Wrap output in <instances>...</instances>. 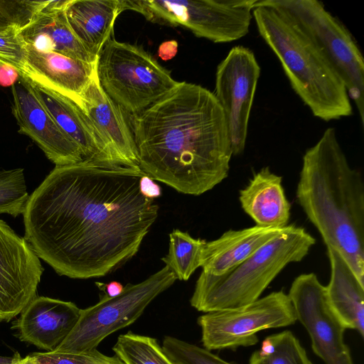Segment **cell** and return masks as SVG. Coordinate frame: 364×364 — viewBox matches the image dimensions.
<instances>
[{
	"instance_id": "ba28073f",
	"label": "cell",
	"mask_w": 364,
	"mask_h": 364,
	"mask_svg": "<svg viewBox=\"0 0 364 364\" xmlns=\"http://www.w3.org/2000/svg\"><path fill=\"white\" fill-rule=\"evenodd\" d=\"M257 0H122L124 10L142 14L148 21L182 26L198 37L229 43L250 30Z\"/></svg>"
},
{
	"instance_id": "9c48e42d",
	"label": "cell",
	"mask_w": 364,
	"mask_h": 364,
	"mask_svg": "<svg viewBox=\"0 0 364 364\" xmlns=\"http://www.w3.org/2000/svg\"><path fill=\"white\" fill-rule=\"evenodd\" d=\"M176 279L165 266L139 283L127 284L118 296L105 294L96 304L80 310L73 329L55 350L82 353L96 349L108 336L133 323Z\"/></svg>"
},
{
	"instance_id": "8fae6325",
	"label": "cell",
	"mask_w": 364,
	"mask_h": 364,
	"mask_svg": "<svg viewBox=\"0 0 364 364\" xmlns=\"http://www.w3.org/2000/svg\"><path fill=\"white\" fill-rule=\"evenodd\" d=\"M296 321L306 330L314 353L325 364H354L345 343L346 328L331 308L323 285L316 274L296 277L287 294Z\"/></svg>"
},
{
	"instance_id": "30bf717a",
	"label": "cell",
	"mask_w": 364,
	"mask_h": 364,
	"mask_svg": "<svg viewBox=\"0 0 364 364\" xmlns=\"http://www.w3.org/2000/svg\"><path fill=\"white\" fill-rule=\"evenodd\" d=\"M296 321L292 303L282 290L239 308L205 313L197 319L203 348L210 351L255 346L258 332Z\"/></svg>"
},
{
	"instance_id": "3957f363",
	"label": "cell",
	"mask_w": 364,
	"mask_h": 364,
	"mask_svg": "<svg viewBox=\"0 0 364 364\" xmlns=\"http://www.w3.org/2000/svg\"><path fill=\"white\" fill-rule=\"evenodd\" d=\"M296 196L326 247L336 250L364 285V183L334 128L304 153Z\"/></svg>"
},
{
	"instance_id": "4fadbf2b",
	"label": "cell",
	"mask_w": 364,
	"mask_h": 364,
	"mask_svg": "<svg viewBox=\"0 0 364 364\" xmlns=\"http://www.w3.org/2000/svg\"><path fill=\"white\" fill-rule=\"evenodd\" d=\"M43 272L26 240L0 220V322L20 314L36 296Z\"/></svg>"
},
{
	"instance_id": "7402d4cb",
	"label": "cell",
	"mask_w": 364,
	"mask_h": 364,
	"mask_svg": "<svg viewBox=\"0 0 364 364\" xmlns=\"http://www.w3.org/2000/svg\"><path fill=\"white\" fill-rule=\"evenodd\" d=\"M123 11L122 0H69L65 14L78 40L97 58Z\"/></svg>"
},
{
	"instance_id": "d6986e66",
	"label": "cell",
	"mask_w": 364,
	"mask_h": 364,
	"mask_svg": "<svg viewBox=\"0 0 364 364\" xmlns=\"http://www.w3.org/2000/svg\"><path fill=\"white\" fill-rule=\"evenodd\" d=\"M69 0L49 1L19 31L26 44L44 52L57 53L67 57L95 63L97 57L91 54L71 30L65 14Z\"/></svg>"
},
{
	"instance_id": "f1b7e54d",
	"label": "cell",
	"mask_w": 364,
	"mask_h": 364,
	"mask_svg": "<svg viewBox=\"0 0 364 364\" xmlns=\"http://www.w3.org/2000/svg\"><path fill=\"white\" fill-rule=\"evenodd\" d=\"M161 347L175 364H233L203 347L173 336H166Z\"/></svg>"
},
{
	"instance_id": "e0dca14e",
	"label": "cell",
	"mask_w": 364,
	"mask_h": 364,
	"mask_svg": "<svg viewBox=\"0 0 364 364\" xmlns=\"http://www.w3.org/2000/svg\"><path fill=\"white\" fill-rule=\"evenodd\" d=\"M26 50L23 69L18 75L52 88L83 109L82 95L96 75V62L41 51L26 43Z\"/></svg>"
},
{
	"instance_id": "4dcf8cb0",
	"label": "cell",
	"mask_w": 364,
	"mask_h": 364,
	"mask_svg": "<svg viewBox=\"0 0 364 364\" xmlns=\"http://www.w3.org/2000/svg\"><path fill=\"white\" fill-rule=\"evenodd\" d=\"M26 53V43L18 30L0 33V65L11 66L19 74L23 69Z\"/></svg>"
},
{
	"instance_id": "cb8c5ba5",
	"label": "cell",
	"mask_w": 364,
	"mask_h": 364,
	"mask_svg": "<svg viewBox=\"0 0 364 364\" xmlns=\"http://www.w3.org/2000/svg\"><path fill=\"white\" fill-rule=\"evenodd\" d=\"M248 364H313L299 340L290 331L266 337Z\"/></svg>"
},
{
	"instance_id": "836d02e7",
	"label": "cell",
	"mask_w": 364,
	"mask_h": 364,
	"mask_svg": "<svg viewBox=\"0 0 364 364\" xmlns=\"http://www.w3.org/2000/svg\"><path fill=\"white\" fill-rule=\"evenodd\" d=\"M178 51V43L171 40L162 43L158 50L159 56L164 60L173 58Z\"/></svg>"
},
{
	"instance_id": "7c38bea8",
	"label": "cell",
	"mask_w": 364,
	"mask_h": 364,
	"mask_svg": "<svg viewBox=\"0 0 364 364\" xmlns=\"http://www.w3.org/2000/svg\"><path fill=\"white\" fill-rule=\"evenodd\" d=\"M261 68L252 50L237 46L218 65L215 96L224 112L232 156L244 152Z\"/></svg>"
},
{
	"instance_id": "484cf974",
	"label": "cell",
	"mask_w": 364,
	"mask_h": 364,
	"mask_svg": "<svg viewBox=\"0 0 364 364\" xmlns=\"http://www.w3.org/2000/svg\"><path fill=\"white\" fill-rule=\"evenodd\" d=\"M112 350L124 364H175L156 338L132 331L119 335Z\"/></svg>"
},
{
	"instance_id": "d6a6232c",
	"label": "cell",
	"mask_w": 364,
	"mask_h": 364,
	"mask_svg": "<svg viewBox=\"0 0 364 364\" xmlns=\"http://www.w3.org/2000/svg\"><path fill=\"white\" fill-rule=\"evenodd\" d=\"M18 72L11 66L0 65V85L4 87L12 86L18 78Z\"/></svg>"
},
{
	"instance_id": "7a4b0ae2",
	"label": "cell",
	"mask_w": 364,
	"mask_h": 364,
	"mask_svg": "<svg viewBox=\"0 0 364 364\" xmlns=\"http://www.w3.org/2000/svg\"><path fill=\"white\" fill-rule=\"evenodd\" d=\"M139 166L176 191L199 196L221 183L232 156L223 109L213 92L186 82L129 115Z\"/></svg>"
},
{
	"instance_id": "9a60e30c",
	"label": "cell",
	"mask_w": 364,
	"mask_h": 364,
	"mask_svg": "<svg viewBox=\"0 0 364 364\" xmlns=\"http://www.w3.org/2000/svg\"><path fill=\"white\" fill-rule=\"evenodd\" d=\"M26 78L58 127L80 147L83 160L108 167L123 166L83 109L64 95Z\"/></svg>"
},
{
	"instance_id": "6da1fadb",
	"label": "cell",
	"mask_w": 364,
	"mask_h": 364,
	"mask_svg": "<svg viewBox=\"0 0 364 364\" xmlns=\"http://www.w3.org/2000/svg\"><path fill=\"white\" fill-rule=\"evenodd\" d=\"M139 166H55L29 196L24 238L59 275L98 278L139 251L158 217L139 191Z\"/></svg>"
},
{
	"instance_id": "1f68e13d",
	"label": "cell",
	"mask_w": 364,
	"mask_h": 364,
	"mask_svg": "<svg viewBox=\"0 0 364 364\" xmlns=\"http://www.w3.org/2000/svg\"><path fill=\"white\" fill-rule=\"evenodd\" d=\"M139 187L141 193L149 199L154 200L161 195V188L159 185L146 174L139 179Z\"/></svg>"
},
{
	"instance_id": "2e32d148",
	"label": "cell",
	"mask_w": 364,
	"mask_h": 364,
	"mask_svg": "<svg viewBox=\"0 0 364 364\" xmlns=\"http://www.w3.org/2000/svg\"><path fill=\"white\" fill-rule=\"evenodd\" d=\"M80 310L71 301L36 296L21 311L12 328L21 341L53 351L73 329Z\"/></svg>"
},
{
	"instance_id": "52a82bcc",
	"label": "cell",
	"mask_w": 364,
	"mask_h": 364,
	"mask_svg": "<svg viewBox=\"0 0 364 364\" xmlns=\"http://www.w3.org/2000/svg\"><path fill=\"white\" fill-rule=\"evenodd\" d=\"M287 18L320 49L343 79L364 124V59L352 33L316 0H257Z\"/></svg>"
},
{
	"instance_id": "8992f818",
	"label": "cell",
	"mask_w": 364,
	"mask_h": 364,
	"mask_svg": "<svg viewBox=\"0 0 364 364\" xmlns=\"http://www.w3.org/2000/svg\"><path fill=\"white\" fill-rule=\"evenodd\" d=\"M95 69L104 92L129 115L144 111L179 82L141 47L112 37L98 54Z\"/></svg>"
},
{
	"instance_id": "d4e9b609",
	"label": "cell",
	"mask_w": 364,
	"mask_h": 364,
	"mask_svg": "<svg viewBox=\"0 0 364 364\" xmlns=\"http://www.w3.org/2000/svg\"><path fill=\"white\" fill-rule=\"evenodd\" d=\"M205 241L192 237L188 232L173 230L169 234L168 254L161 260L176 279L186 281L200 267L202 251Z\"/></svg>"
},
{
	"instance_id": "d590c367",
	"label": "cell",
	"mask_w": 364,
	"mask_h": 364,
	"mask_svg": "<svg viewBox=\"0 0 364 364\" xmlns=\"http://www.w3.org/2000/svg\"><path fill=\"white\" fill-rule=\"evenodd\" d=\"M21 358L18 352L10 357L0 356V364H16Z\"/></svg>"
},
{
	"instance_id": "44dd1931",
	"label": "cell",
	"mask_w": 364,
	"mask_h": 364,
	"mask_svg": "<svg viewBox=\"0 0 364 364\" xmlns=\"http://www.w3.org/2000/svg\"><path fill=\"white\" fill-rule=\"evenodd\" d=\"M282 181L280 176L264 167L254 173L247 185L240 191L241 207L256 225L284 228L289 225L291 203Z\"/></svg>"
},
{
	"instance_id": "4316f807",
	"label": "cell",
	"mask_w": 364,
	"mask_h": 364,
	"mask_svg": "<svg viewBox=\"0 0 364 364\" xmlns=\"http://www.w3.org/2000/svg\"><path fill=\"white\" fill-rule=\"evenodd\" d=\"M28 198L23 168L0 171V214H23Z\"/></svg>"
},
{
	"instance_id": "f546056e",
	"label": "cell",
	"mask_w": 364,
	"mask_h": 364,
	"mask_svg": "<svg viewBox=\"0 0 364 364\" xmlns=\"http://www.w3.org/2000/svg\"><path fill=\"white\" fill-rule=\"evenodd\" d=\"M49 1L0 0V33L27 26Z\"/></svg>"
},
{
	"instance_id": "ac0fdd59",
	"label": "cell",
	"mask_w": 364,
	"mask_h": 364,
	"mask_svg": "<svg viewBox=\"0 0 364 364\" xmlns=\"http://www.w3.org/2000/svg\"><path fill=\"white\" fill-rule=\"evenodd\" d=\"M83 109L123 166H139L134 136L124 111L101 87L95 75L82 95Z\"/></svg>"
},
{
	"instance_id": "e575fe53",
	"label": "cell",
	"mask_w": 364,
	"mask_h": 364,
	"mask_svg": "<svg viewBox=\"0 0 364 364\" xmlns=\"http://www.w3.org/2000/svg\"><path fill=\"white\" fill-rule=\"evenodd\" d=\"M98 289L104 291L105 294L109 297H114L120 294L123 289L124 286L119 282L112 281L109 283L95 282Z\"/></svg>"
},
{
	"instance_id": "5bb4252c",
	"label": "cell",
	"mask_w": 364,
	"mask_h": 364,
	"mask_svg": "<svg viewBox=\"0 0 364 364\" xmlns=\"http://www.w3.org/2000/svg\"><path fill=\"white\" fill-rule=\"evenodd\" d=\"M11 91L12 112L19 133L28 136L55 166L83 161L80 147L58 127L26 77L19 75Z\"/></svg>"
},
{
	"instance_id": "ffe728a7",
	"label": "cell",
	"mask_w": 364,
	"mask_h": 364,
	"mask_svg": "<svg viewBox=\"0 0 364 364\" xmlns=\"http://www.w3.org/2000/svg\"><path fill=\"white\" fill-rule=\"evenodd\" d=\"M286 227L255 225L241 230H229L216 240L205 241L200 261L203 272L213 275L225 272L278 236Z\"/></svg>"
},
{
	"instance_id": "5b68a950",
	"label": "cell",
	"mask_w": 364,
	"mask_h": 364,
	"mask_svg": "<svg viewBox=\"0 0 364 364\" xmlns=\"http://www.w3.org/2000/svg\"><path fill=\"white\" fill-rule=\"evenodd\" d=\"M304 228L288 225L245 260L219 275L201 272L190 304L204 313L236 309L260 296L290 263L301 261L315 244Z\"/></svg>"
},
{
	"instance_id": "83f0119b",
	"label": "cell",
	"mask_w": 364,
	"mask_h": 364,
	"mask_svg": "<svg viewBox=\"0 0 364 364\" xmlns=\"http://www.w3.org/2000/svg\"><path fill=\"white\" fill-rule=\"evenodd\" d=\"M16 364H124L115 355H106L96 349L82 352L47 351L33 353Z\"/></svg>"
},
{
	"instance_id": "603a6c76",
	"label": "cell",
	"mask_w": 364,
	"mask_h": 364,
	"mask_svg": "<svg viewBox=\"0 0 364 364\" xmlns=\"http://www.w3.org/2000/svg\"><path fill=\"white\" fill-rule=\"evenodd\" d=\"M331 277L326 286L328 302L346 329L364 336V285L355 277L344 258L327 247Z\"/></svg>"
},
{
	"instance_id": "277c9868",
	"label": "cell",
	"mask_w": 364,
	"mask_h": 364,
	"mask_svg": "<svg viewBox=\"0 0 364 364\" xmlns=\"http://www.w3.org/2000/svg\"><path fill=\"white\" fill-rule=\"evenodd\" d=\"M252 15L260 36L313 115L326 122L352 115L343 79L316 44L287 18L257 1Z\"/></svg>"
}]
</instances>
